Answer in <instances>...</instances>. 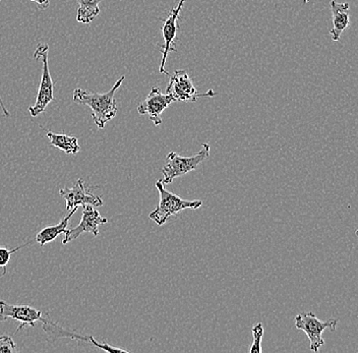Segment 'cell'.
Masks as SVG:
<instances>
[{
    "label": "cell",
    "instance_id": "e0dca14e",
    "mask_svg": "<svg viewBox=\"0 0 358 353\" xmlns=\"http://www.w3.org/2000/svg\"><path fill=\"white\" fill-rule=\"evenodd\" d=\"M252 343L250 348V353H261L262 352V338L264 335L263 324L257 323L252 327Z\"/></svg>",
    "mask_w": 358,
    "mask_h": 353
},
{
    "label": "cell",
    "instance_id": "ba28073f",
    "mask_svg": "<svg viewBox=\"0 0 358 353\" xmlns=\"http://www.w3.org/2000/svg\"><path fill=\"white\" fill-rule=\"evenodd\" d=\"M41 310L30 307V305H10L6 301H0V321L6 322L8 319L19 322L21 325L17 331L24 329L27 326L35 327L36 322L40 321L44 323L46 321Z\"/></svg>",
    "mask_w": 358,
    "mask_h": 353
},
{
    "label": "cell",
    "instance_id": "7a4b0ae2",
    "mask_svg": "<svg viewBox=\"0 0 358 353\" xmlns=\"http://www.w3.org/2000/svg\"><path fill=\"white\" fill-rule=\"evenodd\" d=\"M156 189L160 194V202L153 212L150 213V219L153 220L158 226H162L167 222L171 216L176 215L185 210L200 209L203 205V201H187L178 196V194L167 191L162 183V180H157Z\"/></svg>",
    "mask_w": 358,
    "mask_h": 353
},
{
    "label": "cell",
    "instance_id": "7c38bea8",
    "mask_svg": "<svg viewBox=\"0 0 358 353\" xmlns=\"http://www.w3.org/2000/svg\"><path fill=\"white\" fill-rule=\"evenodd\" d=\"M331 10H332L333 27L331 29L330 34L332 36L333 41H339L342 33L345 31L347 27L350 24L349 19V3H339V2H330Z\"/></svg>",
    "mask_w": 358,
    "mask_h": 353
},
{
    "label": "cell",
    "instance_id": "6da1fadb",
    "mask_svg": "<svg viewBox=\"0 0 358 353\" xmlns=\"http://www.w3.org/2000/svg\"><path fill=\"white\" fill-rule=\"evenodd\" d=\"M125 75H122L114 85L110 91L105 94L95 93L83 89L73 91V101L80 105H87L92 109V117L96 126L104 129L105 124L110 122L117 114V102L115 93L122 86Z\"/></svg>",
    "mask_w": 358,
    "mask_h": 353
},
{
    "label": "cell",
    "instance_id": "5b68a950",
    "mask_svg": "<svg viewBox=\"0 0 358 353\" xmlns=\"http://www.w3.org/2000/svg\"><path fill=\"white\" fill-rule=\"evenodd\" d=\"M338 321L330 319L323 322L315 317L313 312H301L295 317V327L297 330L303 331L310 340V348L313 352H319L322 346L324 345L323 333L327 329L334 332L337 328Z\"/></svg>",
    "mask_w": 358,
    "mask_h": 353
},
{
    "label": "cell",
    "instance_id": "8992f818",
    "mask_svg": "<svg viewBox=\"0 0 358 353\" xmlns=\"http://www.w3.org/2000/svg\"><path fill=\"white\" fill-rule=\"evenodd\" d=\"M165 93L169 94L176 102H196L199 98L216 96V93L212 90L207 93H199L189 73L182 69L176 71L173 75H170L169 84Z\"/></svg>",
    "mask_w": 358,
    "mask_h": 353
},
{
    "label": "cell",
    "instance_id": "d6986e66",
    "mask_svg": "<svg viewBox=\"0 0 358 353\" xmlns=\"http://www.w3.org/2000/svg\"><path fill=\"white\" fill-rule=\"evenodd\" d=\"M31 1L37 3V6H39L41 10H46L49 6V3H50V0H31Z\"/></svg>",
    "mask_w": 358,
    "mask_h": 353
},
{
    "label": "cell",
    "instance_id": "277c9868",
    "mask_svg": "<svg viewBox=\"0 0 358 353\" xmlns=\"http://www.w3.org/2000/svg\"><path fill=\"white\" fill-rule=\"evenodd\" d=\"M48 51L49 46L47 44H39L34 52L36 60L42 59V79L36 103L33 106L29 107V111L33 117H37L43 113L47 106L55 101V82L49 71Z\"/></svg>",
    "mask_w": 358,
    "mask_h": 353
},
{
    "label": "cell",
    "instance_id": "9c48e42d",
    "mask_svg": "<svg viewBox=\"0 0 358 353\" xmlns=\"http://www.w3.org/2000/svg\"><path fill=\"white\" fill-rule=\"evenodd\" d=\"M108 222V219L100 215L97 210L94 209L93 206H83L82 220L77 227L67 229L64 234V240L62 245L77 240L83 233H92L94 236H99V225Z\"/></svg>",
    "mask_w": 358,
    "mask_h": 353
},
{
    "label": "cell",
    "instance_id": "ac0fdd59",
    "mask_svg": "<svg viewBox=\"0 0 358 353\" xmlns=\"http://www.w3.org/2000/svg\"><path fill=\"white\" fill-rule=\"evenodd\" d=\"M17 344L8 335H0V353H17Z\"/></svg>",
    "mask_w": 358,
    "mask_h": 353
},
{
    "label": "cell",
    "instance_id": "2e32d148",
    "mask_svg": "<svg viewBox=\"0 0 358 353\" xmlns=\"http://www.w3.org/2000/svg\"><path fill=\"white\" fill-rule=\"evenodd\" d=\"M29 245H31L30 241L24 243V245H19L13 250H8L6 247H0V268L2 269V275L6 274V272H8L6 267H8V264L10 263L11 256L15 252H19L22 247H28Z\"/></svg>",
    "mask_w": 358,
    "mask_h": 353
},
{
    "label": "cell",
    "instance_id": "5bb4252c",
    "mask_svg": "<svg viewBox=\"0 0 358 353\" xmlns=\"http://www.w3.org/2000/svg\"><path fill=\"white\" fill-rule=\"evenodd\" d=\"M47 137L50 140L51 146L66 152V154H77L80 152L78 138L64 134H55L47 131Z\"/></svg>",
    "mask_w": 358,
    "mask_h": 353
},
{
    "label": "cell",
    "instance_id": "4fadbf2b",
    "mask_svg": "<svg viewBox=\"0 0 358 353\" xmlns=\"http://www.w3.org/2000/svg\"><path fill=\"white\" fill-rule=\"evenodd\" d=\"M78 208V207L73 208L71 213L64 217V218L60 221L59 224L55 225V226H48L42 229L41 231L36 236V241L39 243L41 247H44L47 243L55 241L60 234L64 233V232L69 229V221H71V217L75 215Z\"/></svg>",
    "mask_w": 358,
    "mask_h": 353
},
{
    "label": "cell",
    "instance_id": "8fae6325",
    "mask_svg": "<svg viewBox=\"0 0 358 353\" xmlns=\"http://www.w3.org/2000/svg\"><path fill=\"white\" fill-rule=\"evenodd\" d=\"M87 187L88 185H86L83 178H80L73 187H64L60 189V196L66 201V210L69 211L71 208L78 207V206L91 205L93 207H101L104 204L102 198L92 194Z\"/></svg>",
    "mask_w": 358,
    "mask_h": 353
},
{
    "label": "cell",
    "instance_id": "3957f363",
    "mask_svg": "<svg viewBox=\"0 0 358 353\" xmlns=\"http://www.w3.org/2000/svg\"><path fill=\"white\" fill-rule=\"evenodd\" d=\"M210 151H211L210 145L203 144L201 151L189 157L178 155L176 152H170L166 157V165L162 169L163 180H161L163 185H169L173 182L176 178H181L189 172L196 171L199 165L209 157Z\"/></svg>",
    "mask_w": 358,
    "mask_h": 353
},
{
    "label": "cell",
    "instance_id": "30bf717a",
    "mask_svg": "<svg viewBox=\"0 0 358 353\" xmlns=\"http://www.w3.org/2000/svg\"><path fill=\"white\" fill-rule=\"evenodd\" d=\"M176 100L169 94L163 93L159 88H153L144 101L138 104V113L149 116L154 126L158 127L163 122L161 115Z\"/></svg>",
    "mask_w": 358,
    "mask_h": 353
},
{
    "label": "cell",
    "instance_id": "9a60e30c",
    "mask_svg": "<svg viewBox=\"0 0 358 353\" xmlns=\"http://www.w3.org/2000/svg\"><path fill=\"white\" fill-rule=\"evenodd\" d=\"M78 3L77 21L80 24H90L100 13L99 4L102 0H77Z\"/></svg>",
    "mask_w": 358,
    "mask_h": 353
},
{
    "label": "cell",
    "instance_id": "52a82bcc",
    "mask_svg": "<svg viewBox=\"0 0 358 353\" xmlns=\"http://www.w3.org/2000/svg\"><path fill=\"white\" fill-rule=\"evenodd\" d=\"M185 2H187V0H179L178 6L172 8L167 19L164 20L162 27H161V33H162V37L164 39V46L162 48V59H161L159 71H160V73L168 75V77H170V75L165 71V64H166L169 52H178V48H176L178 30V21Z\"/></svg>",
    "mask_w": 358,
    "mask_h": 353
},
{
    "label": "cell",
    "instance_id": "ffe728a7",
    "mask_svg": "<svg viewBox=\"0 0 358 353\" xmlns=\"http://www.w3.org/2000/svg\"><path fill=\"white\" fill-rule=\"evenodd\" d=\"M0 106H1L2 111H3V114L6 116H10V113H8V109L6 108V106H4L3 101H2L1 96H0Z\"/></svg>",
    "mask_w": 358,
    "mask_h": 353
}]
</instances>
